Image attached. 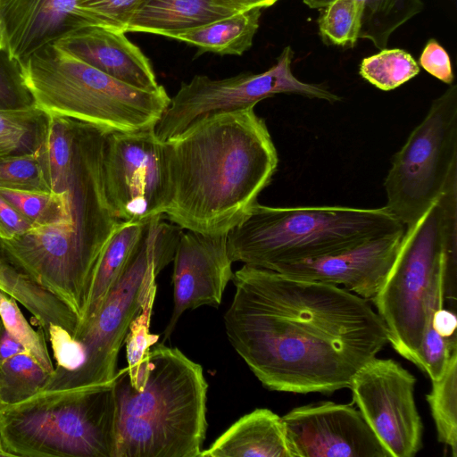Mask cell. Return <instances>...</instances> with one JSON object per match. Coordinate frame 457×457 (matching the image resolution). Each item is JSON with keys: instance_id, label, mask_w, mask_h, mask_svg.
I'll list each match as a JSON object with an SVG mask.
<instances>
[{"instance_id": "cell-5", "label": "cell", "mask_w": 457, "mask_h": 457, "mask_svg": "<svg viewBox=\"0 0 457 457\" xmlns=\"http://www.w3.org/2000/svg\"><path fill=\"white\" fill-rule=\"evenodd\" d=\"M457 178L413 223L406 226L392 267L372 300L388 343L421 370L426 302L437 277L446 272L445 295L455 302Z\"/></svg>"}, {"instance_id": "cell-37", "label": "cell", "mask_w": 457, "mask_h": 457, "mask_svg": "<svg viewBox=\"0 0 457 457\" xmlns=\"http://www.w3.org/2000/svg\"><path fill=\"white\" fill-rule=\"evenodd\" d=\"M8 46V33L3 12L0 7V51L6 52Z\"/></svg>"}, {"instance_id": "cell-36", "label": "cell", "mask_w": 457, "mask_h": 457, "mask_svg": "<svg viewBox=\"0 0 457 457\" xmlns=\"http://www.w3.org/2000/svg\"><path fill=\"white\" fill-rule=\"evenodd\" d=\"M22 351H26L25 348L7 331L0 320V362Z\"/></svg>"}, {"instance_id": "cell-18", "label": "cell", "mask_w": 457, "mask_h": 457, "mask_svg": "<svg viewBox=\"0 0 457 457\" xmlns=\"http://www.w3.org/2000/svg\"><path fill=\"white\" fill-rule=\"evenodd\" d=\"M250 9L247 0H142L127 32L172 37Z\"/></svg>"}, {"instance_id": "cell-41", "label": "cell", "mask_w": 457, "mask_h": 457, "mask_svg": "<svg viewBox=\"0 0 457 457\" xmlns=\"http://www.w3.org/2000/svg\"><path fill=\"white\" fill-rule=\"evenodd\" d=\"M0 457H5L4 453L0 452Z\"/></svg>"}, {"instance_id": "cell-30", "label": "cell", "mask_w": 457, "mask_h": 457, "mask_svg": "<svg viewBox=\"0 0 457 457\" xmlns=\"http://www.w3.org/2000/svg\"><path fill=\"white\" fill-rule=\"evenodd\" d=\"M0 188L51 192L43 168L40 150L0 157Z\"/></svg>"}, {"instance_id": "cell-23", "label": "cell", "mask_w": 457, "mask_h": 457, "mask_svg": "<svg viewBox=\"0 0 457 457\" xmlns=\"http://www.w3.org/2000/svg\"><path fill=\"white\" fill-rule=\"evenodd\" d=\"M49 114L35 104L19 109H0V157L41 150Z\"/></svg>"}, {"instance_id": "cell-15", "label": "cell", "mask_w": 457, "mask_h": 457, "mask_svg": "<svg viewBox=\"0 0 457 457\" xmlns=\"http://www.w3.org/2000/svg\"><path fill=\"white\" fill-rule=\"evenodd\" d=\"M403 230L314 259L282 264L273 270L336 286L373 300L395 259Z\"/></svg>"}, {"instance_id": "cell-12", "label": "cell", "mask_w": 457, "mask_h": 457, "mask_svg": "<svg viewBox=\"0 0 457 457\" xmlns=\"http://www.w3.org/2000/svg\"><path fill=\"white\" fill-rule=\"evenodd\" d=\"M415 385L416 378L398 361L377 357L349 385L358 411L390 457H413L422 447Z\"/></svg>"}, {"instance_id": "cell-6", "label": "cell", "mask_w": 457, "mask_h": 457, "mask_svg": "<svg viewBox=\"0 0 457 457\" xmlns=\"http://www.w3.org/2000/svg\"><path fill=\"white\" fill-rule=\"evenodd\" d=\"M404 228L384 206L271 207L257 202L227 233V249L232 262L273 270Z\"/></svg>"}, {"instance_id": "cell-40", "label": "cell", "mask_w": 457, "mask_h": 457, "mask_svg": "<svg viewBox=\"0 0 457 457\" xmlns=\"http://www.w3.org/2000/svg\"><path fill=\"white\" fill-rule=\"evenodd\" d=\"M0 452L4 454L5 457H10L9 454L3 449L1 439H0Z\"/></svg>"}, {"instance_id": "cell-35", "label": "cell", "mask_w": 457, "mask_h": 457, "mask_svg": "<svg viewBox=\"0 0 457 457\" xmlns=\"http://www.w3.org/2000/svg\"><path fill=\"white\" fill-rule=\"evenodd\" d=\"M33 228V225L0 194V239H11Z\"/></svg>"}, {"instance_id": "cell-32", "label": "cell", "mask_w": 457, "mask_h": 457, "mask_svg": "<svg viewBox=\"0 0 457 457\" xmlns=\"http://www.w3.org/2000/svg\"><path fill=\"white\" fill-rule=\"evenodd\" d=\"M46 337L51 345L53 357L56 364L54 369L73 371L82 365L85 360L83 345L67 329L51 323Z\"/></svg>"}, {"instance_id": "cell-19", "label": "cell", "mask_w": 457, "mask_h": 457, "mask_svg": "<svg viewBox=\"0 0 457 457\" xmlns=\"http://www.w3.org/2000/svg\"><path fill=\"white\" fill-rule=\"evenodd\" d=\"M201 457H293L282 417L266 408L242 416Z\"/></svg>"}, {"instance_id": "cell-9", "label": "cell", "mask_w": 457, "mask_h": 457, "mask_svg": "<svg viewBox=\"0 0 457 457\" xmlns=\"http://www.w3.org/2000/svg\"><path fill=\"white\" fill-rule=\"evenodd\" d=\"M456 177L457 86L451 84L393 156L384 182V207L409 226Z\"/></svg>"}, {"instance_id": "cell-3", "label": "cell", "mask_w": 457, "mask_h": 457, "mask_svg": "<svg viewBox=\"0 0 457 457\" xmlns=\"http://www.w3.org/2000/svg\"><path fill=\"white\" fill-rule=\"evenodd\" d=\"M208 384L200 364L177 347L153 345L141 389L117 371L112 457H196L205 438Z\"/></svg>"}, {"instance_id": "cell-16", "label": "cell", "mask_w": 457, "mask_h": 457, "mask_svg": "<svg viewBox=\"0 0 457 457\" xmlns=\"http://www.w3.org/2000/svg\"><path fill=\"white\" fill-rule=\"evenodd\" d=\"M125 32L95 25L70 29L55 41L79 59L134 87L154 91L161 85L151 62Z\"/></svg>"}, {"instance_id": "cell-39", "label": "cell", "mask_w": 457, "mask_h": 457, "mask_svg": "<svg viewBox=\"0 0 457 457\" xmlns=\"http://www.w3.org/2000/svg\"><path fill=\"white\" fill-rule=\"evenodd\" d=\"M7 265V261L0 250V279Z\"/></svg>"}, {"instance_id": "cell-14", "label": "cell", "mask_w": 457, "mask_h": 457, "mask_svg": "<svg viewBox=\"0 0 457 457\" xmlns=\"http://www.w3.org/2000/svg\"><path fill=\"white\" fill-rule=\"evenodd\" d=\"M172 262L173 310L162 343L170 337L186 311L219 306L234 275L227 233L182 232Z\"/></svg>"}, {"instance_id": "cell-7", "label": "cell", "mask_w": 457, "mask_h": 457, "mask_svg": "<svg viewBox=\"0 0 457 457\" xmlns=\"http://www.w3.org/2000/svg\"><path fill=\"white\" fill-rule=\"evenodd\" d=\"M116 378L101 385L41 390L0 404V439L9 456L112 457Z\"/></svg>"}, {"instance_id": "cell-34", "label": "cell", "mask_w": 457, "mask_h": 457, "mask_svg": "<svg viewBox=\"0 0 457 457\" xmlns=\"http://www.w3.org/2000/svg\"><path fill=\"white\" fill-rule=\"evenodd\" d=\"M29 93L17 76H9L0 67V109H19L33 105Z\"/></svg>"}, {"instance_id": "cell-25", "label": "cell", "mask_w": 457, "mask_h": 457, "mask_svg": "<svg viewBox=\"0 0 457 457\" xmlns=\"http://www.w3.org/2000/svg\"><path fill=\"white\" fill-rule=\"evenodd\" d=\"M50 374L27 351L2 361L0 404L16 403L41 391Z\"/></svg>"}, {"instance_id": "cell-21", "label": "cell", "mask_w": 457, "mask_h": 457, "mask_svg": "<svg viewBox=\"0 0 457 457\" xmlns=\"http://www.w3.org/2000/svg\"><path fill=\"white\" fill-rule=\"evenodd\" d=\"M261 8H250L193 29L179 32L171 38L196 46L199 54L241 55L253 45L259 28Z\"/></svg>"}, {"instance_id": "cell-26", "label": "cell", "mask_w": 457, "mask_h": 457, "mask_svg": "<svg viewBox=\"0 0 457 457\" xmlns=\"http://www.w3.org/2000/svg\"><path fill=\"white\" fill-rule=\"evenodd\" d=\"M156 288V284L150 288L140 311L129 325L124 342L128 361L127 377L129 385L136 390L143 386L149 351L159 339L158 335L150 332Z\"/></svg>"}, {"instance_id": "cell-13", "label": "cell", "mask_w": 457, "mask_h": 457, "mask_svg": "<svg viewBox=\"0 0 457 457\" xmlns=\"http://www.w3.org/2000/svg\"><path fill=\"white\" fill-rule=\"evenodd\" d=\"M293 457H390L361 412L319 402L282 416Z\"/></svg>"}, {"instance_id": "cell-38", "label": "cell", "mask_w": 457, "mask_h": 457, "mask_svg": "<svg viewBox=\"0 0 457 457\" xmlns=\"http://www.w3.org/2000/svg\"><path fill=\"white\" fill-rule=\"evenodd\" d=\"M278 0H247L250 8H268Z\"/></svg>"}, {"instance_id": "cell-31", "label": "cell", "mask_w": 457, "mask_h": 457, "mask_svg": "<svg viewBox=\"0 0 457 457\" xmlns=\"http://www.w3.org/2000/svg\"><path fill=\"white\" fill-rule=\"evenodd\" d=\"M142 0H76L78 27L95 25L126 33Z\"/></svg>"}, {"instance_id": "cell-2", "label": "cell", "mask_w": 457, "mask_h": 457, "mask_svg": "<svg viewBox=\"0 0 457 457\" xmlns=\"http://www.w3.org/2000/svg\"><path fill=\"white\" fill-rule=\"evenodd\" d=\"M166 144L171 201L164 215L186 230L228 233L257 203L278 162L254 107L206 120Z\"/></svg>"}, {"instance_id": "cell-4", "label": "cell", "mask_w": 457, "mask_h": 457, "mask_svg": "<svg viewBox=\"0 0 457 457\" xmlns=\"http://www.w3.org/2000/svg\"><path fill=\"white\" fill-rule=\"evenodd\" d=\"M14 68L37 107L107 133L154 129L170 101L162 85L154 91L129 86L81 61L55 40Z\"/></svg>"}, {"instance_id": "cell-20", "label": "cell", "mask_w": 457, "mask_h": 457, "mask_svg": "<svg viewBox=\"0 0 457 457\" xmlns=\"http://www.w3.org/2000/svg\"><path fill=\"white\" fill-rule=\"evenodd\" d=\"M147 221H122L108 240L98 260L90 295L79 326L92 320L103 305L122 275Z\"/></svg>"}, {"instance_id": "cell-24", "label": "cell", "mask_w": 457, "mask_h": 457, "mask_svg": "<svg viewBox=\"0 0 457 457\" xmlns=\"http://www.w3.org/2000/svg\"><path fill=\"white\" fill-rule=\"evenodd\" d=\"M432 381L427 395L437 439L457 456V349L449 359L443 375Z\"/></svg>"}, {"instance_id": "cell-11", "label": "cell", "mask_w": 457, "mask_h": 457, "mask_svg": "<svg viewBox=\"0 0 457 457\" xmlns=\"http://www.w3.org/2000/svg\"><path fill=\"white\" fill-rule=\"evenodd\" d=\"M103 170L106 195L120 220L164 216L171 201L168 149L154 129L108 133Z\"/></svg>"}, {"instance_id": "cell-8", "label": "cell", "mask_w": 457, "mask_h": 457, "mask_svg": "<svg viewBox=\"0 0 457 457\" xmlns=\"http://www.w3.org/2000/svg\"><path fill=\"white\" fill-rule=\"evenodd\" d=\"M163 216L146 222L120 279L89 321L74 337L82 344L85 360L73 371L54 369L42 390L106 384L115 379L117 361L129 325L140 311L156 276L174 257L183 229Z\"/></svg>"}, {"instance_id": "cell-10", "label": "cell", "mask_w": 457, "mask_h": 457, "mask_svg": "<svg viewBox=\"0 0 457 457\" xmlns=\"http://www.w3.org/2000/svg\"><path fill=\"white\" fill-rule=\"evenodd\" d=\"M294 52L286 46L277 62L262 73H241L213 79L195 75L182 82L154 127L157 138L172 142L199 123L218 115L254 107L278 94H295L335 103L341 97L328 88L299 80L292 71Z\"/></svg>"}, {"instance_id": "cell-28", "label": "cell", "mask_w": 457, "mask_h": 457, "mask_svg": "<svg viewBox=\"0 0 457 457\" xmlns=\"http://www.w3.org/2000/svg\"><path fill=\"white\" fill-rule=\"evenodd\" d=\"M319 31L327 45L353 47L359 38L362 4L359 0H332L320 9Z\"/></svg>"}, {"instance_id": "cell-1", "label": "cell", "mask_w": 457, "mask_h": 457, "mask_svg": "<svg viewBox=\"0 0 457 457\" xmlns=\"http://www.w3.org/2000/svg\"><path fill=\"white\" fill-rule=\"evenodd\" d=\"M224 315L227 337L270 390L331 394L388 343L368 300L339 286L244 264Z\"/></svg>"}, {"instance_id": "cell-33", "label": "cell", "mask_w": 457, "mask_h": 457, "mask_svg": "<svg viewBox=\"0 0 457 457\" xmlns=\"http://www.w3.org/2000/svg\"><path fill=\"white\" fill-rule=\"evenodd\" d=\"M419 64L429 74L451 85L453 73L450 56L436 39H429L419 59Z\"/></svg>"}, {"instance_id": "cell-27", "label": "cell", "mask_w": 457, "mask_h": 457, "mask_svg": "<svg viewBox=\"0 0 457 457\" xmlns=\"http://www.w3.org/2000/svg\"><path fill=\"white\" fill-rule=\"evenodd\" d=\"M420 72L415 59L399 48L381 49L366 57L360 66L361 76L376 87L389 91L414 78Z\"/></svg>"}, {"instance_id": "cell-22", "label": "cell", "mask_w": 457, "mask_h": 457, "mask_svg": "<svg viewBox=\"0 0 457 457\" xmlns=\"http://www.w3.org/2000/svg\"><path fill=\"white\" fill-rule=\"evenodd\" d=\"M332 0H303L310 8L321 9ZM362 4L359 38L384 49L391 34L423 10L421 0H359Z\"/></svg>"}, {"instance_id": "cell-29", "label": "cell", "mask_w": 457, "mask_h": 457, "mask_svg": "<svg viewBox=\"0 0 457 457\" xmlns=\"http://www.w3.org/2000/svg\"><path fill=\"white\" fill-rule=\"evenodd\" d=\"M0 320L7 331L47 372L54 370L41 328L34 329L21 312L17 301L0 290Z\"/></svg>"}, {"instance_id": "cell-17", "label": "cell", "mask_w": 457, "mask_h": 457, "mask_svg": "<svg viewBox=\"0 0 457 457\" xmlns=\"http://www.w3.org/2000/svg\"><path fill=\"white\" fill-rule=\"evenodd\" d=\"M9 62L19 61L78 27L76 0H0Z\"/></svg>"}]
</instances>
